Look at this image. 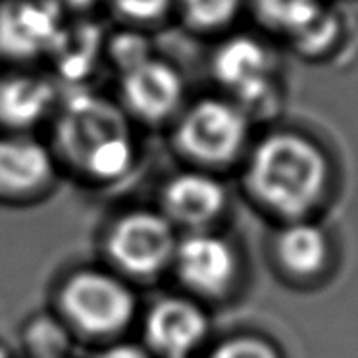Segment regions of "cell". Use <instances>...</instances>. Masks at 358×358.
Instances as JSON below:
<instances>
[{
	"label": "cell",
	"mask_w": 358,
	"mask_h": 358,
	"mask_svg": "<svg viewBox=\"0 0 358 358\" xmlns=\"http://www.w3.org/2000/svg\"><path fill=\"white\" fill-rule=\"evenodd\" d=\"M327 183L324 152L295 133H273L258 143L249 166L247 185L258 203L287 218L312 210Z\"/></svg>",
	"instance_id": "6da1fadb"
},
{
	"label": "cell",
	"mask_w": 358,
	"mask_h": 358,
	"mask_svg": "<svg viewBox=\"0 0 358 358\" xmlns=\"http://www.w3.org/2000/svg\"><path fill=\"white\" fill-rule=\"evenodd\" d=\"M58 147L85 176L116 181L131 170L135 147L124 116L93 94H76L58 122Z\"/></svg>",
	"instance_id": "7a4b0ae2"
},
{
	"label": "cell",
	"mask_w": 358,
	"mask_h": 358,
	"mask_svg": "<svg viewBox=\"0 0 358 358\" xmlns=\"http://www.w3.org/2000/svg\"><path fill=\"white\" fill-rule=\"evenodd\" d=\"M60 306L68 324L89 335H114L131 324L137 301L124 281L104 272L85 270L64 283Z\"/></svg>",
	"instance_id": "3957f363"
},
{
	"label": "cell",
	"mask_w": 358,
	"mask_h": 358,
	"mask_svg": "<svg viewBox=\"0 0 358 358\" xmlns=\"http://www.w3.org/2000/svg\"><path fill=\"white\" fill-rule=\"evenodd\" d=\"M249 139V116L222 99H201L179 117L176 143L181 152L201 164L235 160Z\"/></svg>",
	"instance_id": "277c9868"
},
{
	"label": "cell",
	"mask_w": 358,
	"mask_h": 358,
	"mask_svg": "<svg viewBox=\"0 0 358 358\" xmlns=\"http://www.w3.org/2000/svg\"><path fill=\"white\" fill-rule=\"evenodd\" d=\"M178 237L162 212L135 210L112 226L106 241L112 262L133 278H155L173 262Z\"/></svg>",
	"instance_id": "5b68a950"
},
{
	"label": "cell",
	"mask_w": 358,
	"mask_h": 358,
	"mask_svg": "<svg viewBox=\"0 0 358 358\" xmlns=\"http://www.w3.org/2000/svg\"><path fill=\"white\" fill-rule=\"evenodd\" d=\"M212 70L220 85L235 94L237 106L247 116L272 106L275 96L272 56L257 39L237 35L222 43L212 60Z\"/></svg>",
	"instance_id": "8992f818"
},
{
	"label": "cell",
	"mask_w": 358,
	"mask_h": 358,
	"mask_svg": "<svg viewBox=\"0 0 358 358\" xmlns=\"http://www.w3.org/2000/svg\"><path fill=\"white\" fill-rule=\"evenodd\" d=\"M171 264L183 285L203 296L226 295L239 272L234 247L224 237L206 231H195L178 241Z\"/></svg>",
	"instance_id": "52a82bcc"
},
{
	"label": "cell",
	"mask_w": 358,
	"mask_h": 358,
	"mask_svg": "<svg viewBox=\"0 0 358 358\" xmlns=\"http://www.w3.org/2000/svg\"><path fill=\"white\" fill-rule=\"evenodd\" d=\"M64 25L56 0H8L0 8V52L10 58L50 52Z\"/></svg>",
	"instance_id": "ba28073f"
},
{
	"label": "cell",
	"mask_w": 358,
	"mask_h": 358,
	"mask_svg": "<svg viewBox=\"0 0 358 358\" xmlns=\"http://www.w3.org/2000/svg\"><path fill=\"white\" fill-rule=\"evenodd\" d=\"M208 316L187 299L168 296L148 310L145 341L160 358H189L206 339Z\"/></svg>",
	"instance_id": "9c48e42d"
},
{
	"label": "cell",
	"mask_w": 358,
	"mask_h": 358,
	"mask_svg": "<svg viewBox=\"0 0 358 358\" xmlns=\"http://www.w3.org/2000/svg\"><path fill=\"white\" fill-rule=\"evenodd\" d=\"M125 106L145 122H162L170 117L183 99V79L166 60L150 56L122 73Z\"/></svg>",
	"instance_id": "30bf717a"
},
{
	"label": "cell",
	"mask_w": 358,
	"mask_h": 358,
	"mask_svg": "<svg viewBox=\"0 0 358 358\" xmlns=\"http://www.w3.org/2000/svg\"><path fill=\"white\" fill-rule=\"evenodd\" d=\"M227 191L214 176L204 171H183L166 183L162 191L164 216L173 226L201 231L226 210Z\"/></svg>",
	"instance_id": "8fae6325"
},
{
	"label": "cell",
	"mask_w": 358,
	"mask_h": 358,
	"mask_svg": "<svg viewBox=\"0 0 358 358\" xmlns=\"http://www.w3.org/2000/svg\"><path fill=\"white\" fill-rule=\"evenodd\" d=\"M52 171V155L39 141L29 137L0 139V193H33L47 185Z\"/></svg>",
	"instance_id": "7c38bea8"
},
{
	"label": "cell",
	"mask_w": 358,
	"mask_h": 358,
	"mask_svg": "<svg viewBox=\"0 0 358 358\" xmlns=\"http://www.w3.org/2000/svg\"><path fill=\"white\" fill-rule=\"evenodd\" d=\"M52 83L31 73H14L0 79V122L14 129L39 124L52 108Z\"/></svg>",
	"instance_id": "4fadbf2b"
},
{
	"label": "cell",
	"mask_w": 358,
	"mask_h": 358,
	"mask_svg": "<svg viewBox=\"0 0 358 358\" xmlns=\"http://www.w3.org/2000/svg\"><path fill=\"white\" fill-rule=\"evenodd\" d=\"M278 257L289 272L310 275L318 272L327 257V241L322 229L306 222L285 227L275 243Z\"/></svg>",
	"instance_id": "5bb4252c"
},
{
	"label": "cell",
	"mask_w": 358,
	"mask_h": 358,
	"mask_svg": "<svg viewBox=\"0 0 358 358\" xmlns=\"http://www.w3.org/2000/svg\"><path fill=\"white\" fill-rule=\"evenodd\" d=\"M99 47V31L94 27L79 25L68 29V25H64L50 55H55L58 70L62 71L64 78L78 79L85 78L93 68Z\"/></svg>",
	"instance_id": "9a60e30c"
},
{
	"label": "cell",
	"mask_w": 358,
	"mask_h": 358,
	"mask_svg": "<svg viewBox=\"0 0 358 358\" xmlns=\"http://www.w3.org/2000/svg\"><path fill=\"white\" fill-rule=\"evenodd\" d=\"M258 17L268 27L287 33H296L312 17L322 12L320 0H252Z\"/></svg>",
	"instance_id": "2e32d148"
},
{
	"label": "cell",
	"mask_w": 358,
	"mask_h": 358,
	"mask_svg": "<svg viewBox=\"0 0 358 358\" xmlns=\"http://www.w3.org/2000/svg\"><path fill=\"white\" fill-rule=\"evenodd\" d=\"M29 358H66L70 350L68 327L52 318H37L25 329Z\"/></svg>",
	"instance_id": "e0dca14e"
},
{
	"label": "cell",
	"mask_w": 358,
	"mask_h": 358,
	"mask_svg": "<svg viewBox=\"0 0 358 358\" xmlns=\"http://www.w3.org/2000/svg\"><path fill=\"white\" fill-rule=\"evenodd\" d=\"M243 0H181L183 16L191 27L216 31L234 22Z\"/></svg>",
	"instance_id": "ac0fdd59"
},
{
	"label": "cell",
	"mask_w": 358,
	"mask_h": 358,
	"mask_svg": "<svg viewBox=\"0 0 358 358\" xmlns=\"http://www.w3.org/2000/svg\"><path fill=\"white\" fill-rule=\"evenodd\" d=\"M148 41L139 35V33L124 31L117 33L116 37L110 43V56L117 66V70L125 73L127 70L135 68L137 64L143 60L150 58V50H148Z\"/></svg>",
	"instance_id": "d6986e66"
},
{
	"label": "cell",
	"mask_w": 358,
	"mask_h": 358,
	"mask_svg": "<svg viewBox=\"0 0 358 358\" xmlns=\"http://www.w3.org/2000/svg\"><path fill=\"white\" fill-rule=\"evenodd\" d=\"M206 358H280L270 343L257 337H234L220 343Z\"/></svg>",
	"instance_id": "ffe728a7"
},
{
	"label": "cell",
	"mask_w": 358,
	"mask_h": 358,
	"mask_svg": "<svg viewBox=\"0 0 358 358\" xmlns=\"http://www.w3.org/2000/svg\"><path fill=\"white\" fill-rule=\"evenodd\" d=\"M173 0H112L122 16L135 22H150L164 16Z\"/></svg>",
	"instance_id": "44dd1931"
},
{
	"label": "cell",
	"mask_w": 358,
	"mask_h": 358,
	"mask_svg": "<svg viewBox=\"0 0 358 358\" xmlns=\"http://www.w3.org/2000/svg\"><path fill=\"white\" fill-rule=\"evenodd\" d=\"M96 358H150L147 350H143L137 345H114L108 347L106 350H102Z\"/></svg>",
	"instance_id": "7402d4cb"
},
{
	"label": "cell",
	"mask_w": 358,
	"mask_h": 358,
	"mask_svg": "<svg viewBox=\"0 0 358 358\" xmlns=\"http://www.w3.org/2000/svg\"><path fill=\"white\" fill-rule=\"evenodd\" d=\"M60 6H68V8H73V10H81V8H87V6H91L94 0H56Z\"/></svg>",
	"instance_id": "603a6c76"
},
{
	"label": "cell",
	"mask_w": 358,
	"mask_h": 358,
	"mask_svg": "<svg viewBox=\"0 0 358 358\" xmlns=\"http://www.w3.org/2000/svg\"><path fill=\"white\" fill-rule=\"evenodd\" d=\"M0 358H8V355H6V350L2 349V347H0Z\"/></svg>",
	"instance_id": "cb8c5ba5"
}]
</instances>
